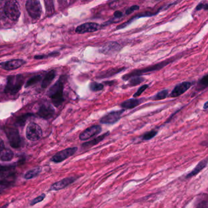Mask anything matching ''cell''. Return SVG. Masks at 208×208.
<instances>
[{"label": "cell", "mask_w": 208, "mask_h": 208, "mask_svg": "<svg viewBox=\"0 0 208 208\" xmlns=\"http://www.w3.org/2000/svg\"><path fill=\"white\" fill-rule=\"evenodd\" d=\"M181 57V56H180L179 55H178L176 56L169 58V59H167L165 60H163L159 63L151 65H150L147 67L143 68V69H141L134 70L131 71V72L128 73L127 74L124 75L122 76V80L123 81H128L131 78L136 77V76H142L143 75H146L148 73L154 72V71L161 70L164 67L168 65L169 64L172 63L175 60H176V59H179Z\"/></svg>", "instance_id": "obj_1"}, {"label": "cell", "mask_w": 208, "mask_h": 208, "mask_svg": "<svg viewBox=\"0 0 208 208\" xmlns=\"http://www.w3.org/2000/svg\"><path fill=\"white\" fill-rule=\"evenodd\" d=\"M64 83L61 80L57 81L48 91V95L56 106L61 105L64 101Z\"/></svg>", "instance_id": "obj_2"}, {"label": "cell", "mask_w": 208, "mask_h": 208, "mask_svg": "<svg viewBox=\"0 0 208 208\" xmlns=\"http://www.w3.org/2000/svg\"><path fill=\"white\" fill-rule=\"evenodd\" d=\"M24 82V78L21 75L10 76L8 78L7 84L4 92L6 93L14 95L22 88Z\"/></svg>", "instance_id": "obj_3"}, {"label": "cell", "mask_w": 208, "mask_h": 208, "mask_svg": "<svg viewBox=\"0 0 208 208\" xmlns=\"http://www.w3.org/2000/svg\"><path fill=\"white\" fill-rule=\"evenodd\" d=\"M16 172L14 167L0 165V185H11L14 183Z\"/></svg>", "instance_id": "obj_4"}, {"label": "cell", "mask_w": 208, "mask_h": 208, "mask_svg": "<svg viewBox=\"0 0 208 208\" xmlns=\"http://www.w3.org/2000/svg\"><path fill=\"white\" fill-rule=\"evenodd\" d=\"M6 15L12 21H16L20 15V6L16 1H8L4 6Z\"/></svg>", "instance_id": "obj_5"}, {"label": "cell", "mask_w": 208, "mask_h": 208, "mask_svg": "<svg viewBox=\"0 0 208 208\" xmlns=\"http://www.w3.org/2000/svg\"><path fill=\"white\" fill-rule=\"evenodd\" d=\"M26 8L29 15L35 20L40 17L42 8L40 3L36 0H28L26 3Z\"/></svg>", "instance_id": "obj_6"}, {"label": "cell", "mask_w": 208, "mask_h": 208, "mask_svg": "<svg viewBox=\"0 0 208 208\" xmlns=\"http://www.w3.org/2000/svg\"><path fill=\"white\" fill-rule=\"evenodd\" d=\"M125 109H120L118 111L110 112L106 114L105 116L102 117L100 120V122L101 124H105V125L115 124L121 119L122 116L123 115Z\"/></svg>", "instance_id": "obj_7"}, {"label": "cell", "mask_w": 208, "mask_h": 208, "mask_svg": "<svg viewBox=\"0 0 208 208\" xmlns=\"http://www.w3.org/2000/svg\"><path fill=\"white\" fill-rule=\"evenodd\" d=\"M6 134L12 148H18L21 145V139L18 130L14 127H6Z\"/></svg>", "instance_id": "obj_8"}, {"label": "cell", "mask_w": 208, "mask_h": 208, "mask_svg": "<svg viewBox=\"0 0 208 208\" xmlns=\"http://www.w3.org/2000/svg\"><path fill=\"white\" fill-rule=\"evenodd\" d=\"M26 135L29 140L37 141L42 136V130L37 124L31 123L27 127Z\"/></svg>", "instance_id": "obj_9"}, {"label": "cell", "mask_w": 208, "mask_h": 208, "mask_svg": "<svg viewBox=\"0 0 208 208\" xmlns=\"http://www.w3.org/2000/svg\"><path fill=\"white\" fill-rule=\"evenodd\" d=\"M78 150L77 147H71L66 148L64 150L60 151L57 153L55 155H54L51 158V161L55 162V163H59V162H62L64 160L67 159L71 156L74 155L75 153Z\"/></svg>", "instance_id": "obj_10"}, {"label": "cell", "mask_w": 208, "mask_h": 208, "mask_svg": "<svg viewBox=\"0 0 208 208\" xmlns=\"http://www.w3.org/2000/svg\"><path fill=\"white\" fill-rule=\"evenodd\" d=\"M194 84L193 82L185 81L178 84L170 93V98H176L187 92Z\"/></svg>", "instance_id": "obj_11"}, {"label": "cell", "mask_w": 208, "mask_h": 208, "mask_svg": "<svg viewBox=\"0 0 208 208\" xmlns=\"http://www.w3.org/2000/svg\"><path fill=\"white\" fill-rule=\"evenodd\" d=\"M102 131V127L100 125H95L86 129L80 135L81 140H86L99 134Z\"/></svg>", "instance_id": "obj_12"}, {"label": "cell", "mask_w": 208, "mask_h": 208, "mask_svg": "<svg viewBox=\"0 0 208 208\" xmlns=\"http://www.w3.org/2000/svg\"><path fill=\"white\" fill-rule=\"evenodd\" d=\"M100 28V26L98 23L95 22H87L83 23L81 25L78 26L75 31L78 34H85V33H90L97 31Z\"/></svg>", "instance_id": "obj_13"}, {"label": "cell", "mask_w": 208, "mask_h": 208, "mask_svg": "<svg viewBox=\"0 0 208 208\" xmlns=\"http://www.w3.org/2000/svg\"><path fill=\"white\" fill-rule=\"evenodd\" d=\"M164 7L161 8L158 11L156 12H142L140 13H138L136 15L133 16L131 18H130L129 20H127V22H125V23H122L121 24L117 26L116 27V30H119V29H122L123 28H125L126 27H127V26H129L131 23L133 22L135 20L139 18H143V17H153L154 15H156L157 13H158L159 12H160V10H161L163 9Z\"/></svg>", "instance_id": "obj_14"}, {"label": "cell", "mask_w": 208, "mask_h": 208, "mask_svg": "<svg viewBox=\"0 0 208 208\" xmlns=\"http://www.w3.org/2000/svg\"><path fill=\"white\" fill-rule=\"evenodd\" d=\"M25 62L22 59H13L0 64V67L6 70L17 69L24 64Z\"/></svg>", "instance_id": "obj_15"}, {"label": "cell", "mask_w": 208, "mask_h": 208, "mask_svg": "<svg viewBox=\"0 0 208 208\" xmlns=\"http://www.w3.org/2000/svg\"><path fill=\"white\" fill-rule=\"evenodd\" d=\"M76 179L77 178L76 177H73V176L62 179V180L54 183L53 185H51V188H50V190L57 191V190L63 189L65 188L66 187H67L68 185L74 183L76 180Z\"/></svg>", "instance_id": "obj_16"}, {"label": "cell", "mask_w": 208, "mask_h": 208, "mask_svg": "<svg viewBox=\"0 0 208 208\" xmlns=\"http://www.w3.org/2000/svg\"><path fill=\"white\" fill-rule=\"evenodd\" d=\"M55 109L49 104H44L41 106L37 112V114L41 118L49 119L55 114Z\"/></svg>", "instance_id": "obj_17"}, {"label": "cell", "mask_w": 208, "mask_h": 208, "mask_svg": "<svg viewBox=\"0 0 208 208\" xmlns=\"http://www.w3.org/2000/svg\"><path fill=\"white\" fill-rule=\"evenodd\" d=\"M120 49V45L117 42H109L105 44L100 49V52L104 55H109L118 51Z\"/></svg>", "instance_id": "obj_18"}, {"label": "cell", "mask_w": 208, "mask_h": 208, "mask_svg": "<svg viewBox=\"0 0 208 208\" xmlns=\"http://www.w3.org/2000/svg\"><path fill=\"white\" fill-rule=\"evenodd\" d=\"M126 70L125 67H119V68H113L101 71V73H98V75L96 76L97 79H104V78H108L112 77L118 73L123 71Z\"/></svg>", "instance_id": "obj_19"}, {"label": "cell", "mask_w": 208, "mask_h": 208, "mask_svg": "<svg viewBox=\"0 0 208 208\" xmlns=\"http://www.w3.org/2000/svg\"><path fill=\"white\" fill-rule=\"evenodd\" d=\"M109 134H110V132L107 131V132L105 133L104 134H103L102 135L96 137V138L93 139V140H91V141L85 142V143H82V147L83 148H84V149H87V148H91V147H92L93 146L98 144L101 141H103L107 136H108L109 135Z\"/></svg>", "instance_id": "obj_20"}, {"label": "cell", "mask_w": 208, "mask_h": 208, "mask_svg": "<svg viewBox=\"0 0 208 208\" xmlns=\"http://www.w3.org/2000/svg\"><path fill=\"white\" fill-rule=\"evenodd\" d=\"M208 165V158H205V159L201 161L200 162H199L197 165V166L194 168V169L190 172L189 174H187L185 176L186 179H189L190 178L195 175H197L198 174H199L202 170H203Z\"/></svg>", "instance_id": "obj_21"}, {"label": "cell", "mask_w": 208, "mask_h": 208, "mask_svg": "<svg viewBox=\"0 0 208 208\" xmlns=\"http://www.w3.org/2000/svg\"><path fill=\"white\" fill-rule=\"evenodd\" d=\"M141 103L142 100L137 98H131L123 101L120 104V106L123 108V109H131L138 106Z\"/></svg>", "instance_id": "obj_22"}, {"label": "cell", "mask_w": 208, "mask_h": 208, "mask_svg": "<svg viewBox=\"0 0 208 208\" xmlns=\"http://www.w3.org/2000/svg\"><path fill=\"white\" fill-rule=\"evenodd\" d=\"M55 76H56V72L55 70H51L49 72H48L45 75L44 80L42 81V87L46 88L54 80Z\"/></svg>", "instance_id": "obj_23"}, {"label": "cell", "mask_w": 208, "mask_h": 208, "mask_svg": "<svg viewBox=\"0 0 208 208\" xmlns=\"http://www.w3.org/2000/svg\"><path fill=\"white\" fill-rule=\"evenodd\" d=\"M208 86V75L206 74L197 82L196 90L197 91H202L206 89Z\"/></svg>", "instance_id": "obj_24"}, {"label": "cell", "mask_w": 208, "mask_h": 208, "mask_svg": "<svg viewBox=\"0 0 208 208\" xmlns=\"http://www.w3.org/2000/svg\"><path fill=\"white\" fill-rule=\"evenodd\" d=\"M13 153L10 150L4 149V150L0 152V159L2 161L8 162L11 161L13 158Z\"/></svg>", "instance_id": "obj_25"}, {"label": "cell", "mask_w": 208, "mask_h": 208, "mask_svg": "<svg viewBox=\"0 0 208 208\" xmlns=\"http://www.w3.org/2000/svg\"><path fill=\"white\" fill-rule=\"evenodd\" d=\"M42 172V168L41 167H37L33 169L32 170H29L24 175V178L26 179H30L33 178L37 176L39 174Z\"/></svg>", "instance_id": "obj_26"}, {"label": "cell", "mask_w": 208, "mask_h": 208, "mask_svg": "<svg viewBox=\"0 0 208 208\" xmlns=\"http://www.w3.org/2000/svg\"><path fill=\"white\" fill-rule=\"evenodd\" d=\"M169 96V90L168 89H164L161 91L157 93L152 98L154 101H158L162 100L165 99Z\"/></svg>", "instance_id": "obj_27"}, {"label": "cell", "mask_w": 208, "mask_h": 208, "mask_svg": "<svg viewBox=\"0 0 208 208\" xmlns=\"http://www.w3.org/2000/svg\"><path fill=\"white\" fill-rule=\"evenodd\" d=\"M104 87V86L103 85V84L98 83L96 82H92L89 84V89L92 92H93L101 91L103 90Z\"/></svg>", "instance_id": "obj_28"}, {"label": "cell", "mask_w": 208, "mask_h": 208, "mask_svg": "<svg viewBox=\"0 0 208 208\" xmlns=\"http://www.w3.org/2000/svg\"><path fill=\"white\" fill-rule=\"evenodd\" d=\"M129 83H128V86L129 87H134L138 85H139L140 84L142 83L143 81H145V78H143L142 76H136L131 78L129 80Z\"/></svg>", "instance_id": "obj_29"}, {"label": "cell", "mask_w": 208, "mask_h": 208, "mask_svg": "<svg viewBox=\"0 0 208 208\" xmlns=\"http://www.w3.org/2000/svg\"><path fill=\"white\" fill-rule=\"evenodd\" d=\"M158 134V131L155 130H151L150 131H148L145 133L142 137L143 140H149L153 138H154Z\"/></svg>", "instance_id": "obj_30"}, {"label": "cell", "mask_w": 208, "mask_h": 208, "mask_svg": "<svg viewBox=\"0 0 208 208\" xmlns=\"http://www.w3.org/2000/svg\"><path fill=\"white\" fill-rule=\"evenodd\" d=\"M40 80H41V76H40V75L35 76L34 77L31 78L30 80H29L28 82H26V87L33 86L35 84H37V82H39Z\"/></svg>", "instance_id": "obj_31"}, {"label": "cell", "mask_w": 208, "mask_h": 208, "mask_svg": "<svg viewBox=\"0 0 208 208\" xmlns=\"http://www.w3.org/2000/svg\"><path fill=\"white\" fill-rule=\"evenodd\" d=\"M148 87H149L148 84H145V85H143L141 87H140L138 89V90L137 91V92L133 95V98H136L140 96L142 94V93L143 92L145 91H146Z\"/></svg>", "instance_id": "obj_32"}, {"label": "cell", "mask_w": 208, "mask_h": 208, "mask_svg": "<svg viewBox=\"0 0 208 208\" xmlns=\"http://www.w3.org/2000/svg\"><path fill=\"white\" fill-rule=\"evenodd\" d=\"M45 6H46V13L48 14L53 13L55 11V8H54L53 1H45Z\"/></svg>", "instance_id": "obj_33"}, {"label": "cell", "mask_w": 208, "mask_h": 208, "mask_svg": "<svg viewBox=\"0 0 208 208\" xmlns=\"http://www.w3.org/2000/svg\"><path fill=\"white\" fill-rule=\"evenodd\" d=\"M45 197V194H42V195H39V197H36V198H34V200H33L31 201L30 205H31V206H33V205H35L37 204L38 203H40V202H41V201H42L44 200Z\"/></svg>", "instance_id": "obj_34"}, {"label": "cell", "mask_w": 208, "mask_h": 208, "mask_svg": "<svg viewBox=\"0 0 208 208\" xmlns=\"http://www.w3.org/2000/svg\"><path fill=\"white\" fill-rule=\"evenodd\" d=\"M139 9H140V6L138 5H133L131 7H129V8H127V9L126 10L125 14L127 15H130L132 13H133L134 12L136 11H138Z\"/></svg>", "instance_id": "obj_35"}, {"label": "cell", "mask_w": 208, "mask_h": 208, "mask_svg": "<svg viewBox=\"0 0 208 208\" xmlns=\"http://www.w3.org/2000/svg\"><path fill=\"white\" fill-rule=\"evenodd\" d=\"M196 208H208V201H207V198H206L205 200H201L197 204Z\"/></svg>", "instance_id": "obj_36"}, {"label": "cell", "mask_w": 208, "mask_h": 208, "mask_svg": "<svg viewBox=\"0 0 208 208\" xmlns=\"http://www.w3.org/2000/svg\"><path fill=\"white\" fill-rule=\"evenodd\" d=\"M124 14L122 12L120 11H116L114 13V18L112 19V20H117V19H120L122 18V17H124Z\"/></svg>", "instance_id": "obj_37"}, {"label": "cell", "mask_w": 208, "mask_h": 208, "mask_svg": "<svg viewBox=\"0 0 208 208\" xmlns=\"http://www.w3.org/2000/svg\"><path fill=\"white\" fill-rule=\"evenodd\" d=\"M202 9H205V11H207L208 9V4L206 3V4H204L203 3H201L200 4H198L195 8V10L196 11H200Z\"/></svg>", "instance_id": "obj_38"}, {"label": "cell", "mask_w": 208, "mask_h": 208, "mask_svg": "<svg viewBox=\"0 0 208 208\" xmlns=\"http://www.w3.org/2000/svg\"><path fill=\"white\" fill-rule=\"evenodd\" d=\"M29 116V114H27V115H24V116L20 117V118H19L18 120V123L20 125H21L22 123H23V124L24 123V122H26V120L28 117Z\"/></svg>", "instance_id": "obj_39"}, {"label": "cell", "mask_w": 208, "mask_h": 208, "mask_svg": "<svg viewBox=\"0 0 208 208\" xmlns=\"http://www.w3.org/2000/svg\"><path fill=\"white\" fill-rule=\"evenodd\" d=\"M117 81H115V80H113V81H105V82H103V85H107V86H113L115 84H116Z\"/></svg>", "instance_id": "obj_40"}, {"label": "cell", "mask_w": 208, "mask_h": 208, "mask_svg": "<svg viewBox=\"0 0 208 208\" xmlns=\"http://www.w3.org/2000/svg\"><path fill=\"white\" fill-rule=\"evenodd\" d=\"M5 149V145L3 140L0 138V152Z\"/></svg>", "instance_id": "obj_41"}, {"label": "cell", "mask_w": 208, "mask_h": 208, "mask_svg": "<svg viewBox=\"0 0 208 208\" xmlns=\"http://www.w3.org/2000/svg\"><path fill=\"white\" fill-rule=\"evenodd\" d=\"M208 101H206L205 103V104H204V106H203V109H208Z\"/></svg>", "instance_id": "obj_42"}]
</instances>
